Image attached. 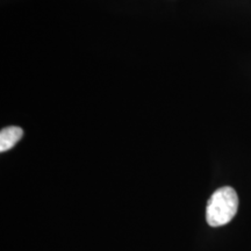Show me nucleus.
<instances>
[{"mask_svg":"<svg viewBox=\"0 0 251 251\" xmlns=\"http://www.w3.org/2000/svg\"><path fill=\"white\" fill-rule=\"evenodd\" d=\"M238 209V197L233 187H221L208 200L206 209L207 224L211 227H221L229 224Z\"/></svg>","mask_w":251,"mask_h":251,"instance_id":"1","label":"nucleus"},{"mask_svg":"<svg viewBox=\"0 0 251 251\" xmlns=\"http://www.w3.org/2000/svg\"><path fill=\"white\" fill-rule=\"evenodd\" d=\"M24 130L20 127H7L0 131V151L5 152L12 149L21 140Z\"/></svg>","mask_w":251,"mask_h":251,"instance_id":"2","label":"nucleus"}]
</instances>
